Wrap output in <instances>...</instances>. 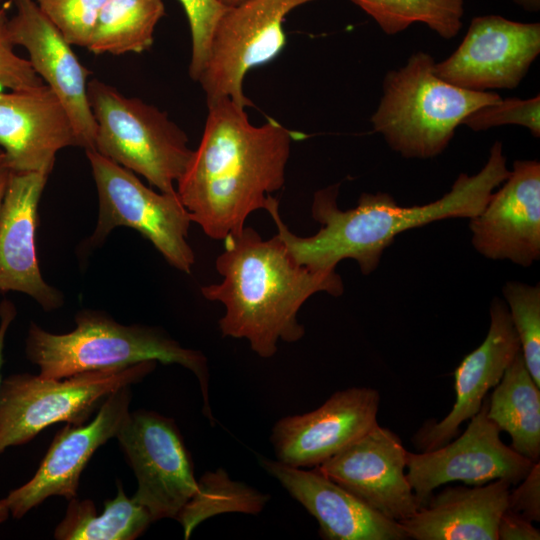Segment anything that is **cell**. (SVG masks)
<instances>
[{
    "instance_id": "5b68a950",
    "label": "cell",
    "mask_w": 540,
    "mask_h": 540,
    "mask_svg": "<svg viewBox=\"0 0 540 540\" xmlns=\"http://www.w3.org/2000/svg\"><path fill=\"white\" fill-rule=\"evenodd\" d=\"M435 63L430 54L419 51L403 67L389 71L371 117L374 130L405 158L438 156L470 113L502 99L497 93L445 82L435 74Z\"/></svg>"
},
{
    "instance_id": "d6a6232c",
    "label": "cell",
    "mask_w": 540,
    "mask_h": 540,
    "mask_svg": "<svg viewBox=\"0 0 540 540\" xmlns=\"http://www.w3.org/2000/svg\"><path fill=\"white\" fill-rule=\"evenodd\" d=\"M507 510L529 521H540V464L536 462L522 483L509 492Z\"/></svg>"
},
{
    "instance_id": "8fae6325",
    "label": "cell",
    "mask_w": 540,
    "mask_h": 540,
    "mask_svg": "<svg viewBox=\"0 0 540 540\" xmlns=\"http://www.w3.org/2000/svg\"><path fill=\"white\" fill-rule=\"evenodd\" d=\"M488 399L452 442L422 453L407 452L406 475L420 507L439 486L455 481L477 486L497 479L521 482L534 462L500 439V430L487 416Z\"/></svg>"
},
{
    "instance_id": "d590c367",
    "label": "cell",
    "mask_w": 540,
    "mask_h": 540,
    "mask_svg": "<svg viewBox=\"0 0 540 540\" xmlns=\"http://www.w3.org/2000/svg\"><path fill=\"white\" fill-rule=\"evenodd\" d=\"M10 173L11 171L6 164L4 154L3 152H0V211H1V206L4 199V195L6 192V188L8 185Z\"/></svg>"
},
{
    "instance_id": "4dcf8cb0",
    "label": "cell",
    "mask_w": 540,
    "mask_h": 540,
    "mask_svg": "<svg viewBox=\"0 0 540 540\" xmlns=\"http://www.w3.org/2000/svg\"><path fill=\"white\" fill-rule=\"evenodd\" d=\"M474 131H482L501 125H519L530 130L534 137L540 136V97L529 99L507 98L485 105L470 113L463 121Z\"/></svg>"
},
{
    "instance_id": "ffe728a7",
    "label": "cell",
    "mask_w": 540,
    "mask_h": 540,
    "mask_svg": "<svg viewBox=\"0 0 540 540\" xmlns=\"http://www.w3.org/2000/svg\"><path fill=\"white\" fill-rule=\"evenodd\" d=\"M260 464L319 524L327 540H403L408 536L397 521L375 511L319 470H305L278 460Z\"/></svg>"
},
{
    "instance_id": "d4e9b609",
    "label": "cell",
    "mask_w": 540,
    "mask_h": 540,
    "mask_svg": "<svg viewBox=\"0 0 540 540\" xmlns=\"http://www.w3.org/2000/svg\"><path fill=\"white\" fill-rule=\"evenodd\" d=\"M164 15L162 0H106L86 48L97 55L142 53Z\"/></svg>"
},
{
    "instance_id": "d6986e66",
    "label": "cell",
    "mask_w": 540,
    "mask_h": 540,
    "mask_svg": "<svg viewBox=\"0 0 540 540\" xmlns=\"http://www.w3.org/2000/svg\"><path fill=\"white\" fill-rule=\"evenodd\" d=\"M48 176L10 173L0 211V291L24 293L50 312L64 296L44 280L36 252L38 204Z\"/></svg>"
},
{
    "instance_id": "ab89813d",
    "label": "cell",
    "mask_w": 540,
    "mask_h": 540,
    "mask_svg": "<svg viewBox=\"0 0 540 540\" xmlns=\"http://www.w3.org/2000/svg\"><path fill=\"white\" fill-rule=\"evenodd\" d=\"M6 10V6L2 3V1L0 0V14Z\"/></svg>"
},
{
    "instance_id": "e0dca14e",
    "label": "cell",
    "mask_w": 540,
    "mask_h": 540,
    "mask_svg": "<svg viewBox=\"0 0 540 540\" xmlns=\"http://www.w3.org/2000/svg\"><path fill=\"white\" fill-rule=\"evenodd\" d=\"M502 184L470 218L471 242L488 259L529 267L540 258V163L515 161Z\"/></svg>"
},
{
    "instance_id": "1f68e13d",
    "label": "cell",
    "mask_w": 540,
    "mask_h": 540,
    "mask_svg": "<svg viewBox=\"0 0 540 540\" xmlns=\"http://www.w3.org/2000/svg\"><path fill=\"white\" fill-rule=\"evenodd\" d=\"M6 10L0 14V91L23 90L44 84L29 60L18 56L10 40Z\"/></svg>"
},
{
    "instance_id": "9c48e42d",
    "label": "cell",
    "mask_w": 540,
    "mask_h": 540,
    "mask_svg": "<svg viewBox=\"0 0 540 540\" xmlns=\"http://www.w3.org/2000/svg\"><path fill=\"white\" fill-rule=\"evenodd\" d=\"M311 1L315 0H246L228 8L198 80L207 105L228 98L244 108L253 106L243 90L245 76L278 56L286 44V16Z\"/></svg>"
},
{
    "instance_id": "7a4b0ae2",
    "label": "cell",
    "mask_w": 540,
    "mask_h": 540,
    "mask_svg": "<svg viewBox=\"0 0 540 540\" xmlns=\"http://www.w3.org/2000/svg\"><path fill=\"white\" fill-rule=\"evenodd\" d=\"M509 174L502 143L496 141L478 173H461L449 192L428 204L404 207L388 193H363L355 207L341 210L337 203L340 184H333L313 196L311 216L321 227L308 237L289 230L273 196L264 210L272 217L286 250L300 265L329 272L335 271L340 261L353 259L368 275L376 270L384 250L398 234L438 220L475 217Z\"/></svg>"
},
{
    "instance_id": "74e56055",
    "label": "cell",
    "mask_w": 540,
    "mask_h": 540,
    "mask_svg": "<svg viewBox=\"0 0 540 540\" xmlns=\"http://www.w3.org/2000/svg\"><path fill=\"white\" fill-rule=\"evenodd\" d=\"M10 516L9 508L4 498L0 499V524L5 522Z\"/></svg>"
},
{
    "instance_id": "7c38bea8",
    "label": "cell",
    "mask_w": 540,
    "mask_h": 540,
    "mask_svg": "<svg viewBox=\"0 0 540 540\" xmlns=\"http://www.w3.org/2000/svg\"><path fill=\"white\" fill-rule=\"evenodd\" d=\"M540 53V24L498 15L472 19L458 48L434 72L456 87L486 91L519 85Z\"/></svg>"
},
{
    "instance_id": "ac0fdd59",
    "label": "cell",
    "mask_w": 540,
    "mask_h": 540,
    "mask_svg": "<svg viewBox=\"0 0 540 540\" xmlns=\"http://www.w3.org/2000/svg\"><path fill=\"white\" fill-rule=\"evenodd\" d=\"M0 146L11 172L49 175L58 151L78 142L64 105L44 83L0 91Z\"/></svg>"
},
{
    "instance_id": "603a6c76",
    "label": "cell",
    "mask_w": 540,
    "mask_h": 540,
    "mask_svg": "<svg viewBox=\"0 0 540 540\" xmlns=\"http://www.w3.org/2000/svg\"><path fill=\"white\" fill-rule=\"evenodd\" d=\"M488 418L511 438V448L532 462L540 459V387L518 353L495 386Z\"/></svg>"
},
{
    "instance_id": "44dd1931",
    "label": "cell",
    "mask_w": 540,
    "mask_h": 540,
    "mask_svg": "<svg viewBox=\"0 0 540 540\" xmlns=\"http://www.w3.org/2000/svg\"><path fill=\"white\" fill-rule=\"evenodd\" d=\"M520 352L507 305L495 297L490 305V326L484 341L455 370L456 399L451 411L439 422L424 424L412 438L415 446L429 451L451 441L460 425L479 411L489 389L499 383Z\"/></svg>"
},
{
    "instance_id": "f546056e",
    "label": "cell",
    "mask_w": 540,
    "mask_h": 540,
    "mask_svg": "<svg viewBox=\"0 0 540 540\" xmlns=\"http://www.w3.org/2000/svg\"><path fill=\"white\" fill-rule=\"evenodd\" d=\"M187 16L191 32L189 76L198 81L208 62L216 28L227 11L218 0H178Z\"/></svg>"
},
{
    "instance_id": "f1b7e54d",
    "label": "cell",
    "mask_w": 540,
    "mask_h": 540,
    "mask_svg": "<svg viewBox=\"0 0 540 540\" xmlns=\"http://www.w3.org/2000/svg\"><path fill=\"white\" fill-rule=\"evenodd\" d=\"M106 0H37L40 10L72 46L87 47Z\"/></svg>"
},
{
    "instance_id": "f35d334b",
    "label": "cell",
    "mask_w": 540,
    "mask_h": 540,
    "mask_svg": "<svg viewBox=\"0 0 540 540\" xmlns=\"http://www.w3.org/2000/svg\"><path fill=\"white\" fill-rule=\"evenodd\" d=\"M218 1L222 3L224 6L231 8L245 2L246 0H218Z\"/></svg>"
},
{
    "instance_id": "52a82bcc",
    "label": "cell",
    "mask_w": 540,
    "mask_h": 540,
    "mask_svg": "<svg viewBox=\"0 0 540 540\" xmlns=\"http://www.w3.org/2000/svg\"><path fill=\"white\" fill-rule=\"evenodd\" d=\"M149 360L130 366L88 371L61 379L30 373L0 382V454L31 441L48 426L89 421L116 390L141 382L156 368Z\"/></svg>"
},
{
    "instance_id": "9a60e30c",
    "label": "cell",
    "mask_w": 540,
    "mask_h": 540,
    "mask_svg": "<svg viewBox=\"0 0 540 540\" xmlns=\"http://www.w3.org/2000/svg\"><path fill=\"white\" fill-rule=\"evenodd\" d=\"M399 437L375 425L316 468L383 516L400 522L420 508L407 479Z\"/></svg>"
},
{
    "instance_id": "7402d4cb",
    "label": "cell",
    "mask_w": 540,
    "mask_h": 540,
    "mask_svg": "<svg viewBox=\"0 0 540 540\" xmlns=\"http://www.w3.org/2000/svg\"><path fill=\"white\" fill-rule=\"evenodd\" d=\"M510 486L497 479L471 488H446L399 523L408 538L416 540H498Z\"/></svg>"
},
{
    "instance_id": "5bb4252c",
    "label": "cell",
    "mask_w": 540,
    "mask_h": 540,
    "mask_svg": "<svg viewBox=\"0 0 540 540\" xmlns=\"http://www.w3.org/2000/svg\"><path fill=\"white\" fill-rule=\"evenodd\" d=\"M379 401L377 390L352 387L313 411L279 419L270 437L277 460L298 468L319 466L378 424Z\"/></svg>"
},
{
    "instance_id": "484cf974",
    "label": "cell",
    "mask_w": 540,
    "mask_h": 540,
    "mask_svg": "<svg viewBox=\"0 0 540 540\" xmlns=\"http://www.w3.org/2000/svg\"><path fill=\"white\" fill-rule=\"evenodd\" d=\"M270 499L268 494L239 481H234L223 469L205 472L197 480L193 496L184 505L176 520L184 539H189L195 528L210 517L222 513L258 514Z\"/></svg>"
},
{
    "instance_id": "e575fe53",
    "label": "cell",
    "mask_w": 540,
    "mask_h": 540,
    "mask_svg": "<svg viewBox=\"0 0 540 540\" xmlns=\"http://www.w3.org/2000/svg\"><path fill=\"white\" fill-rule=\"evenodd\" d=\"M17 315V310L12 301L4 299L0 303V382L1 370L4 363V347L7 331Z\"/></svg>"
},
{
    "instance_id": "4fadbf2b",
    "label": "cell",
    "mask_w": 540,
    "mask_h": 540,
    "mask_svg": "<svg viewBox=\"0 0 540 540\" xmlns=\"http://www.w3.org/2000/svg\"><path fill=\"white\" fill-rule=\"evenodd\" d=\"M131 386L109 395L95 417L64 425L53 438L34 476L4 498L10 515L24 517L49 497H77L80 476L95 451L115 438L130 413Z\"/></svg>"
},
{
    "instance_id": "2e32d148",
    "label": "cell",
    "mask_w": 540,
    "mask_h": 540,
    "mask_svg": "<svg viewBox=\"0 0 540 540\" xmlns=\"http://www.w3.org/2000/svg\"><path fill=\"white\" fill-rule=\"evenodd\" d=\"M16 13L7 28L13 45L24 47L36 74L64 105L78 146L94 150L96 121L90 107L87 79L91 72L34 0H12Z\"/></svg>"
},
{
    "instance_id": "30bf717a",
    "label": "cell",
    "mask_w": 540,
    "mask_h": 540,
    "mask_svg": "<svg viewBox=\"0 0 540 540\" xmlns=\"http://www.w3.org/2000/svg\"><path fill=\"white\" fill-rule=\"evenodd\" d=\"M115 438L137 479L133 499L152 522L176 519L195 493L197 480L174 419L145 409L130 411Z\"/></svg>"
},
{
    "instance_id": "277c9868",
    "label": "cell",
    "mask_w": 540,
    "mask_h": 540,
    "mask_svg": "<svg viewBox=\"0 0 540 540\" xmlns=\"http://www.w3.org/2000/svg\"><path fill=\"white\" fill-rule=\"evenodd\" d=\"M74 320L75 328L62 334L30 323L25 353L27 359L39 367V376L61 379L149 360L178 364L197 378L203 397V413L211 423L214 422L209 404L208 361L202 352L183 347L161 328L124 325L103 311L82 309Z\"/></svg>"
},
{
    "instance_id": "4316f807",
    "label": "cell",
    "mask_w": 540,
    "mask_h": 540,
    "mask_svg": "<svg viewBox=\"0 0 540 540\" xmlns=\"http://www.w3.org/2000/svg\"><path fill=\"white\" fill-rule=\"evenodd\" d=\"M368 14L388 35L413 23H422L444 39L462 27L464 0H350Z\"/></svg>"
},
{
    "instance_id": "ba28073f",
    "label": "cell",
    "mask_w": 540,
    "mask_h": 540,
    "mask_svg": "<svg viewBox=\"0 0 540 540\" xmlns=\"http://www.w3.org/2000/svg\"><path fill=\"white\" fill-rule=\"evenodd\" d=\"M98 193V218L88 246H100L117 227L138 231L168 264L189 274L195 254L188 243L191 217L177 192H156L136 174L95 150H86Z\"/></svg>"
},
{
    "instance_id": "836d02e7",
    "label": "cell",
    "mask_w": 540,
    "mask_h": 540,
    "mask_svg": "<svg viewBox=\"0 0 540 540\" xmlns=\"http://www.w3.org/2000/svg\"><path fill=\"white\" fill-rule=\"evenodd\" d=\"M539 540L540 532L531 521L506 509L498 524V540Z\"/></svg>"
},
{
    "instance_id": "8d00e7d4",
    "label": "cell",
    "mask_w": 540,
    "mask_h": 540,
    "mask_svg": "<svg viewBox=\"0 0 540 540\" xmlns=\"http://www.w3.org/2000/svg\"><path fill=\"white\" fill-rule=\"evenodd\" d=\"M514 2L529 12H537L540 9V0H514Z\"/></svg>"
},
{
    "instance_id": "8992f818",
    "label": "cell",
    "mask_w": 540,
    "mask_h": 540,
    "mask_svg": "<svg viewBox=\"0 0 540 540\" xmlns=\"http://www.w3.org/2000/svg\"><path fill=\"white\" fill-rule=\"evenodd\" d=\"M87 92L97 126L94 150L160 192H176L193 153L186 133L157 107L98 79L88 82Z\"/></svg>"
},
{
    "instance_id": "83f0119b",
    "label": "cell",
    "mask_w": 540,
    "mask_h": 540,
    "mask_svg": "<svg viewBox=\"0 0 540 540\" xmlns=\"http://www.w3.org/2000/svg\"><path fill=\"white\" fill-rule=\"evenodd\" d=\"M502 291L524 362L540 387V286L508 281Z\"/></svg>"
},
{
    "instance_id": "6da1fadb",
    "label": "cell",
    "mask_w": 540,
    "mask_h": 540,
    "mask_svg": "<svg viewBox=\"0 0 540 540\" xmlns=\"http://www.w3.org/2000/svg\"><path fill=\"white\" fill-rule=\"evenodd\" d=\"M207 106L200 143L176 192L192 222L209 238L224 240L283 187L292 142L302 135L273 118L254 125L246 108L228 98Z\"/></svg>"
},
{
    "instance_id": "cb8c5ba5",
    "label": "cell",
    "mask_w": 540,
    "mask_h": 540,
    "mask_svg": "<svg viewBox=\"0 0 540 540\" xmlns=\"http://www.w3.org/2000/svg\"><path fill=\"white\" fill-rule=\"evenodd\" d=\"M114 498L104 502L98 515L95 503L77 497L68 500L63 519L54 530L57 540H134L148 528L152 519L148 511L125 493L116 482Z\"/></svg>"
},
{
    "instance_id": "3957f363",
    "label": "cell",
    "mask_w": 540,
    "mask_h": 540,
    "mask_svg": "<svg viewBox=\"0 0 540 540\" xmlns=\"http://www.w3.org/2000/svg\"><path fill=\"white\" fill-rule=\"evenodd\" d=\"M215 267L222 281L201 287L204 298L220 302L224 337L246 339L253 352L271 358L278 342L294 343L305 334L297 314L318 292L340 296L344 285L335 271H313L297 263L277 236L263 239L252 227L224 240Z\"/></svg>"
}]
</instances>
